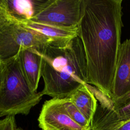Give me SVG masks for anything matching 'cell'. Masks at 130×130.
<instances>
[{"label": "cell", "mask_w": 130, "mask_h": 130, "mask_svg": "<svg viewBox=\"0 0 130 130\" xmlns=\"http://www.w3.org/2000/svg\"><path fill=\"white\" fill-rule=\"evenodd\" d=\"M40 53L43 95L64 99L80 86L87 84L86 56L78 36L64 46L49 45Z\"/></svg>", "instance_id": "7a4b0ae2"}, {"label": "cell", "mask_w": 130, "mask_h": 130, "mask_svg": "<svg viewBox=\"0 0 130 130\" xmlns=\"http://www.w3.org/2000/svg\"><path fill=\"white\" fill-rule=\"evenodd\" d=\"M3 72L0 84V117L26 115L44 95L34 91L21 70L18 54L2 61Z\"/></svg>", "instance_id": "3957f363"}, {"label": "cell", "mask_w": 130, "mask_h": 130, "mask_svg": "<svg viewBox=\"0 0 130 130\" xmlns=\"http://www.w3.org/2000/svg\"><path fill=\"white\" fill-rule=\"evenodd\" d=\"M18 56L25 78L31 88L37 91L42 77L43 58L41 54L34 48H22Z\"/></svg>", "instance_id": "ba28073f"}, {"label": "cell", "mask_w": 130, "mask_h": 130, "mask_svg": "<svg viewBox=\"0 0 130 130\" xmlns=\"http://www.w3.org/2000/svg\"><path fill=\"white\" fill-rule=\"evenodd\" d=\"M16 20L24 27L35 31L52 40L58 46L67 45L71 40L78 36V27L66 28L44 24L30 20Z\"/></svg>", "instance_id": "30bf717a"}, {"label": "cell", "mask_w": 130, "mask_h": 130, "mask_svg": "<svg viewBox=\"0 0 130 130\" xmlns=\"http://www.w3.org/2000/svg\"><path fill=\"white\" fill-rule=\"evenodd\" d=\"M90 130H130V119L103 124H92Z\"/></svg>", "instance_id": "5bb4252c"}, {"label": "cell", "mask_w": 130, "mask_h": 130, "mask_svg": "<svg viewBox=\"0 0 130 130\" xmlns=\"http://www.w3.org/2000/svg\"><path fill=\"white\" fill-rule=\"evenodd\" d=\"M15 116H9L0 119V130H16Z\"/></svg>", "instance_id": "9a60e30c"}, {"label": "cell", "mask_w": 130, "mask_h": 130, "mask_svg": "<svg viewBox=\"0 0 130 130\" xmlns=\"http://www.w3.org/2000/svg\"><path fill=\"white\" fill-rule=\"evenodd\" d=\"M63 99L64 108L70 117L81 126L90 130L91 124L68 98Z\"/></svg>", "instance_id": "4fadbf2b"}, {"label": "cell", "mask_w": 130, "mask_h": 130, "mask_svg": "<svg viewBox=\"0 0 130 130\" xmlns=\"http://www.w3.org/2000/svg\"><path fill=\"white\" fill-rule=\"evenodd\" d=\"M67 98L91 124L98 104L89 85L85 84L80 86Z\"/></svg>", "instance_id": "7c38bea8"}, {"label": "cell", "mask_w": 130, "mask_h": 130, "mask_svg": "<svg viewBox=\"0 0 130 130\" xmlns=\"http://www.w3.org/2000/svg\"><path fill=\"white\" fill-rule=\"evenodd\" d=\"M2 72H3V64L2 62L0 61V84L2 80Z\"/></svg>", "instance_id": "2e32d148"}, {"label": "cell", "mask_w": 130, "mask_h": 130, "mask_svg": "<svg viewBox=\"0 0 130 130\" xmlns=\"http://www.w3.org/2000/svg\"><path fill=\"white\" fill-rule=\"evenodd\" d=\"M48 0H0V4L12 17L30 20L44 8Z\"/></svg>", "instance_id": "8fae6325"}, {"label": "cell", "mask_w": 130, "mask_h": 130, "mask_svg": "<svg viewBox=\"0 0 130 130\" xmlns=\"http://www.w3.org/2000/svg\"><path fill=\"white\" fill-rule=\"evenodd\" d=\"M129 119H130V91L112 101L111 110L103 108L98 105L91 125L103 124Z\"/></svg>", "instance_id": "9c48e42d"}, {"label": "cell", "mask_w": 130, "mask_h": 130, "mask_svg": "<svg viewBox=\"0 0 130 130\" xmlns=\"http://www.w3.org/2000/svg\"><path fill=\"white\" fill-rule=\"evenodd\" d=\"M42 130H90L74 121L67 113L62 99L46 101L38 118Z\"/></svg>", "instance_id": "8992f818"}, {"label": "cell", "mask_w": 130, "mask_h": 130, "mask_svg": "<svg viewBox=\"0 0 130 130\" xmlns=\"http://www.w3.org/2000/svg\"><path fill=\"white\" fill-rule=\"evenodd\" d=\"M130 91V38L121 44L111 86L113 101Z\"/></svg>", "instance_id": "52a82bcc"}, {"label": "cell", "mask_w": 130, "mask_h": 130, "mask_svg": "<svg viewBox=\"0 0 130 130\" xmlns=\"http://www.w3.org/2000/svg\"><path fill=\"white\" fill-rule=\"evenodd\" d=\"M83 0H48L30 20L66 28H77L82 17Z\"/></svg>", "instance_id": "5b68a950"}, {"label": "cell", "mask_w": 130, "mask_h": 130, "mask_svg": "<svg viewBox=\"0 0 130 130\" xmlns=\"http://www.w3.org/2000/svg\"><path fill=\"white\" fill-rule=\"evenodd\" d=\"M54 41L21 25L0 4V61L16 56L22 48L43 52Z\"/></svg>", "instance_id": "277c9868"}, {"label": "cell", "mask_w": 130, "mask_h": 130, "mask_svg": "<svg viewBox=\"0 0 130 130\" xmlns=\"http://www.w3.org/2000/svg\"><path fill=\"white\" fill-rule=\"evenodd\" d=\"M16 130H24L23 129H22V128L20 127H17L16 128Z\"/></svg>", "instance_id": "e0dca14e"}, {"label": "cell", "mask_w": 130, "mask_h": 130, "mask_svg": "<svg viewBox=\"0 0 130 130\" xmlns=\"http://www.w3.org/2000/svg\"><path fill=\"white\" fill-rule=\"evenodd\" d=\"M122 3L121 0H83L78 25V36L86 59L87 84L110 99L121 45Z\"/></svg>", "instance_id": "6da1fadb"}]
</instances>
